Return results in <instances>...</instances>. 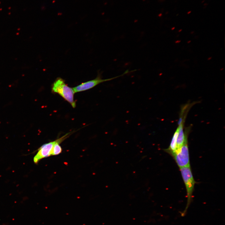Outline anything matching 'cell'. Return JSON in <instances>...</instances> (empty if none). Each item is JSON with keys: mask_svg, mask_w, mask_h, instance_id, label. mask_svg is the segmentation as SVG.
Listing matches in <instances>:
<instances>
[{"mask_svg": "<svg viewBox=\"0 0 225 225\" xmlns=\"http://www.w3.org/2000/svg\"><path fill=\"white\" fill-rule=\"evenodd\" d=\"M56 140L46 143L41 146L33 158V162L38 163L41 159L51 155V152Z\"/></svg>", "mask_w": 225, "mask_h": 225, "instance_id": "obj_5", "label": "cell"}, {"mask_svg": "<svg viewBox=\"0 0 225 225\" xmlns=\"http://www.w3.org/2000/svg\"><path fill=\"white\" fill-rule=\"evenodd\" d=\"M52 92L60 95L68 102L73 108L76 107V103L74 99L75 92L72 88L69 87L62 78H58L52 84Z\"/></svg>", "mask_w": 225, "mask_h": 225, "instance_id": "obj_1", "label": "cell"}, {"mask_svg": "<svg viewBox=\"0 0 225 225\" xmlns=\"http://www.w3.org/2000/svg\"><path fill=\"white\" fill-rule=\"evenodd\" d=\"M205 0H204L203 1H202L201 2V3H203L204 2H205Z\"/></svg>", "mask_w": 225, "mask_h": 225, "instance_id": "obj_15", "label": "cell"}, {"mask_svg": "<svg viewBox=\"0 0 225 225\" xmlns=\"http://www.w3.org/2000/svg\"><path fill=\"white\" fill-rule=\"evenodd\" d=\"M136 70H134L129 71L128 70H127L121 75L105 79L102 78V73L100 72H98L97 76L95 78L82 83L72 88L75 93L86 91L94 88L101 83L112 80L122 77L129 72H133Z\"/></svg>", "mask_w": 225, "mask_h": 225, "instance_id": "obj_2", "label": "cell"}, {"mask_svg": "<svg viewBox=\"0 0 225 225\" xmlns=\"http://www.w3.org/2000/svg\"><path fill=\"white\" fill-rule=\"evenodd\" d=\"M184 121L178 125L179 132L177 138V148L183 145L185 141L187 140V136L184 132L183 123Z\"/></svg>", "mask_w": 225, "mask_h": 225, "instance_id": "obj_6", "label": "cell"}, {"mask_svg": "<svg viewBox=\"0 0 225 225\" xmlns=\"http://www.w3.org/2000/svg\"><path fill=\"white\" fill-rule=\"evenodd\" d=\"M206 7V6H205L204 7H203V8H205Z\"/></svg>", "mask_w": 225, "mask_h": 225, "instance_id": "obj_18", "label": "cell"}, {"mask_svg": "<svg viewBox=\"0 0 225 225\" xmlns=\"http://www.w3.org/2000/svg\"><path fill=\"white\" fill-rule=\"evenodd\" d=\"M211 58H212V57H209V58H208V60H210L211 59Z\"/></svg>", "mask_w": 225, "mask_h": 225, "instance_id": "obj_12", "label": "cell"}, {"mask_svg": "<svg viewBox=\"0 0 225 225\" xmlns=\"http://www.w3.org/2000/svg\"><path fill=\"white\" fill-rule=\"evenodd\" d=\"M193 32H193V31L192 32H191V34H192V33H193Z\"/></svg>", "mask_w": 225, "mask_h": 225, "instance_id": "obj_16", "label": "cell"}, {"mask_svg": "<svg viewBox=\"0 0 225 225\" xmlns=\"http://www.w3.org/2000/svg\"><path fill=\"white\" fill-rule=\"evenodd\" d=\"M223 68H221V69H220V70H223Z\"/></svg>", "mask_w": 225, "mask_h": 225, "instance_id": "obj_17", "label": "cell"}, {"mask_svg": "<svg viewBox=\"0 0 225 225\" xmlns=\"http://www.w3.org/2000/svg\"><path fill=\"white\" fill-rule=\"evenodd\" d=\"M180 169L187 192L188 202L185 210H186L192 198V194L195 182L190 166L181 168Z\"/></svg>", "mask_w": 225, "mask_h": 225, "instance_id": "obj_3", "label": "cell"}, {"mask_svg": "<svg viewBox=\"0 0 225 225\" xmlns=\"http://www.w3.org/2000/svg\"><path fill=\"white\" fill-rule=\"evenodd\" d=\"M178 132V126L173 135L169 147L168 148L165 150L166 151L169 153L170 154L175 151L177 149V141Z\"/></svg>", "mask_w": 225, "mask_h": 225, "instance_id": "obj_7", "label": "cell"}, {"mask_svg": "<svg viewBox=\"0 0 225 225\" xmlns=\"http://www.w3.org/2000/svg\"><path fill=\"white\" fill-rule=\"evenodd\" d=\"M191 42V41H188L187 42H188V43H189L190 42Z\"/></svg>", "mask_w": 225, "mask_h": 225, "instance_id": "obj_14", "label": "cell"}, {"mask_svg": "<svg viewBox=\"0 0 225 225\" xmlns=\"http://www.w3.org/2000/svg\"><path fill=\"white\" fill-rule=\"evenodd\" d=\"M175 28V27H173L172 28L171 30H174Z\"/></svg>", "mask_w": 225, "mask_h": 225, "instance_id": "obj_11", "label": "cell"}, {"mask_svg": "<svg viewBox=\"0 0 225 225\" xmlns=\"http://www.w3.org/2000/svg\"><path fill=\"white\" fill-rule=\"evenodd\" d=\"M208 5V3H204V4H203V5H204V6H207Z\"/></svg>", "mask_w": 225, "mask_h": 225, "instance_id": "obj_9", "label": "cell"}, {"mask_svg": "<svg viewBox=\"0 0 225 225\" xmlns=\"http://www.w3.org/2000/svg\"><path fill=\"white\" fill-rule=\"evenodd\" d=\"M178 14L177 15V16H178Z\"/></svg>", "mask_w": 225, "mask_h": 225, "instance_id": "obj_19", "label": "cell"}, {"mask_svg": "<svg viewBox=\"0 0 225 225\" xmlns=\"http://www.w3.org/2000/svg\"><path fill=\"white\" fill-rule=\"evenodd\" d=\"M180 42H181L180 40H178L177 41H176L175 42V43H178Z\"/></svg>", "mask_w": 225, "mask_h": 225, "instance_id": "obj_8", "label": "cell"}, {"mask_svg": "<svg viewBox=\"0 0 225 225\" xmlns=\"http://www.w3.org/2000/svg\"><path fill=\"white\" fill-rule=\"evenodd\" d=\"M191 12V11H189L187 13V14H189Z\"/></svg>", "mask_w": 225, "mask_h": 225, "instance_id": "obj_10", "label": "cell"}, {"mask_svg": "<svg viewBox=\"0 0 225 225\" xmlns=\"http://www.w3.org/2000/svg\"><path fill=\"white\" fill-rule=\"evenodd\" d=\"M179 168L190 166L188 140L181 147L170 154Z\"/></svg>", "mask_w": 225, "mask_h": 225, "instance_id": "obj_4", "label": "cell"}, {"mask_svg": "<svg viewBox=\"0 0 225 225\" xmlns=\"http://www.w3.org/2000/svg\"><path fill=\"white\" fill-rule=\"evenodd\" d=\"M182 31V29H180V30H179L178 32H180L181 31Z\"/></svg>", "mask_w": 225, "mask_h": 225, "instance_id": "obj_13", "label": "cell"}]
</instances>
